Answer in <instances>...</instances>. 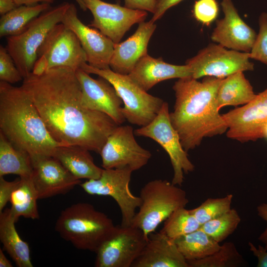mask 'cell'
Segmentation results:
<instances>
[{"instance_id": "obj_26", "label": "cell", "mask_w": 267, "mask_h": 267, "mask_svg": "<svg viewBox=\"0 0 267 267\" xmlns=\"http://www.w3.org/2000/svg\"><path fill=\"white\" fill-rule=\"evenodd\" d=\"M32 172L30 155L15 147L0 132V177L8 174L19 177H31Z\"/></svg>"}, {"instance_id": "obj_46", "label": "cell", "mask_w": 267, "mask_h": 267, "mask_svg": "<svg viewBox=\"0 0 267 267\" xmlns=\"http://www.w3.org/2000/svg\"><path fill=\"white\" fill-rule=\"evenodd\" d=\"M78 3L80 7L84 11H86L87 9L82 0H75Z\"/></svg>"}, {"instance_id": "obj_39", "label": "cell", "mask_w": 267, "mask_h": 267, "mask_svg": "<svg viewBox=\"0 0 267 267\" xmlns=\"http://www.w3.org/2000/svg\"><path fill=\"white\" fill-rule=\"evenodd\" d=\"M184 0H157L155 12L151 19L153 22L160 19L170 8Z\"/></svg>"}, {"instance_id": "obj_2", "label": "cell", "mask_w": 267, "mask_h": 267, "mask_svg": "<svg viewBox=\"0 0 267 267\" xmlns=\"http://www.w3.org/2000/svg\"><path fill=\"white\" fill-rule=\"evenodd\" d=\"M222 80L208 76L198 81L190 77L178 79L173 86L176 100L170 118L187 152L199 146L204 138L221 135L227 130L217 104Z\"/></svg>"}, {"instance_id": "obj_35", "label": "cell", "mask_w": 267, "mask_h": 267, "mask_svg": "<svg viewBox=\"0 0 267 267\" xmlns=\"http://www.w3.org/2000/svg\"><path fill=\"white\" fill-rule=\"evenodd\" d=\"M23 80L13 58L5 47L0 46V80L10 84Z\"/></svg>"}, {"instance_id": "obj_1", "label": "cell", "mask_w": 267, "mask_h": 267, "mask_svg": "<svg viewBox=\"0 0 267 267\" xmlns=\"http://www.w3.org/2000/svg\"><path fill=\"white\" fill-rule=\"evenodd\" d=\"M21 86L52 138L63 145L79 146L99 154L119 126L107 115L83 105L80 85L71 69L53 68L40 76L31 73Z\"/></svg>"}, {"instance_id": "obj_20", "label": "cell", "mask_w": 267, "mask_h": 267, "mask_svg": "<svg viewBox=\"0 0 267 267\" xmlns=\"http://www.w3.org/2000/svg\"><path fill=\"white\" fill-rule=\"evenodd\" d=\"M156 25L152 20L138 24L135 32L122 43L115 44L110 63L114 72L129 75L138 61L147 54V46Z\"/></svg>"}, {"instance_id": "obj_33", "label": "cell", "mask_w": 267, "mask_h": 267, "mask_svg": "<svg viewBox=\"0 0 267 267\" xmlns=\"http://www.w3.org/2000/svg\"><path fill=\"white\" fill-rule=\"evenodd\" d=\"M232 194L223 197L208 198L197 207L189 210L201 225L222 215L231 209Z\"/></svg>"}, {"instance_id": "obj_16", "label": "cell", "mask_w": 267, "mask_h": 267, "mask_svg": "<svg viewBox=\"0 0 267 267\" xmlns=\"http://www.w3.org/2000/svg\"><path fill=\"white\" fill-rule=\"evenodd\" d=\"M61 23L77 36L89 65L101 69L110 68L115 43L100 31L85 25L79 18L74 4H70Z\"/></svg>"}, {"instance_id": "obj_12", "label": "cell", "mask_w": 267, "mask_h": 267, "mask_svg": "<svg viewBox=\"0 0 267 267\" xmlns=\"http://www.w3.org/2000/svg\"><path fill=\"white\" fill-rule=\"evenodd\" d=\"M129 125H119L110 134L99 154L103 169L130 168L133 172L146 165L151 152L136 141Z\"/></svg>"}, {"instance_id": "obj_34", "label": "cell", "mask_w": 267, "mask_h": 267, "mask_svg": "<svg viewBox=\"0 0 267 267\" xmlns=\"http://www.w3.org/2000/svg\"><path fill=\"white\" fill-rule=\"evenodd\" d=\"M259 25V32L249 52L250 57L267 65V12L260 15Z\"/></svg>"}, {"instance_id": "obj_29", "label": "cell", "mask_w": 267, "mask_h": 267, "mask_svg": "<svg viewBox=\"0 0 267 267\" xmlns=\"http://www.w3.org/2000/svg\"><path fill=\"white\" fill-rule=\"evenodd\" d=\"M175 241L187 261L206 258L217 251L221 246L201 228Z\"/></svg>"}, {"instance_id": "obj_27", "label": "cell", "mask_w": 267, "mask_h": 267, "mask_svg": "<svg viewBox=\"0 0 267 267\" xmlns=\"http://www.w3.org/2000/svg\"><path fill=\"white\" fill-rule=\"evenodd\" d=\"M38 199L32 176L20 177L19 182L12 193L9 200L10 209L16 222L20 217L32 220L39 218Z\"/></svg>"}, {"instance_id": "obj_42", "label": "cell", "mask_w": 267, "mask_h": 267, "mask_svg": "<svg viewBox=\"0 0 267 267\" xmlns=\"http://www.w3.org/2000/svg\"><path fill=\"white\" fill-rule=\"evenodd\" d=\"M47 69L48 63L46 59L44 56H41L36 61L32 73L35 75L40 76L45 72Z\"/></svg>"}, {"instance_id": "obj_17", "label": "cell", "mask_w": 267, "mask_h": 267, "mask_svg": "<svg viewBox=\"0 0 267 267\" xmlns=\"http://www.w3.org/2000/svg\"><path fill=\"white\" fill-rule=\"evenodd\" d=\"M31 160L32 179L39 199L65 194L81 183L53 156H40Z\"/></svg>"}, {"instance_id": "obj_15", "label": "cell", "mask_w": 267, "mask_h": 267, "mask_svg": "<svg viewBox=\"0 0 267 267\" xmlns=\"http://www.w3.org/2000/svg\"><path fill=\"white\" fill-rule=\"evenodd\" d=\"M93 18L89 27L99 30L117 44L134 24L144 21L146 11L134 9L101 0H82Z\"/></svg>"}, {"instance_id": "obj_10", "label": "cell", "mask_w": 267, "mask_h": 267, "mask_svg": "<svg viewBox=\"0 0 267 267\" xmlns=\"http://www.w3.org/2000/svg\"><path fill=\"white\" fill-rule=\"evenodd\" d=\"M133 171L129 168L103 169L97 179H88L80 185L90 195L108 196L119 206L122 216L121 225L131 226L141 201L134 195L130 188Z\"/></svg>"}, {"instance_id": "obj_19", "label": "cell", "mask_w": 267, "mask_h": 267, "mask_svg": "<svg viewBox=\"0 0 267 267\" xmlns=\"http://www.w3.org/2000/svg\"><path fill=\"white\" fill-rule=\"evenodd\" d=\"M223 17L216 21L212 41L230 49L249 53L257 34L240 16L231 0H222Z\"/></svg>"}, {"instance_id": "obj_38", "label": "cell", "mask_w": 267, "mask_h": 267, "mask_svg": "<svg viewBox=\"0 0 267 267\" xmlns=\"http://www.w3.org/2000/svg\"><path fill=\"white\" fill-rule=\"evenodd\" d=\"M157 0H124V6L132 9L155 12Z\"/></svg>"}, {"instance_id": "obj_43", "label": "cell", "mask_w": 267, "mask_h": 267, "mask_svg": "<svg viewBox=\"0 0 267 267\" xmlns=\"http://www.w3.org/2000/svg\"><path fill=\"white\" fill-rule=\"evenodd\" d=\"M17 6L13 0H0V14L3 15Z\"/></svg>"}, {"instance_id": "obj_24", "label": "cell", "mask_w": 267, "mask_h": 267, "mask_svg": "<svg viewBox=\"0 0 267 267\" xmlns=\"http://www.w3.org/2000/svg\"><path fill=\"white\" fill-rule=\"evenodd\" d=\"M10 209L0 213V240L3 247L18 267H33L28 244L19 235L16 222Z\"/></svg>"}, {"instance_id": "obj_40", "label": "cell", "mask_w": 267, "mask_h": 267, "mask_svg": "<svg viewBox=\"0 0 267 267\" xmlns=\"http://www.w3.org/2000/svg\"><path fill=\"white\" fill-rule=\"evenodd\" d=\"M249 250L258 260L257 267H267V249L261 245L257 247L253 243L248 242Z\"/></svg>"}, {"instance_id": "obj_11", "label": "cell", "mask_w": 267, "mask_h": 267, "mask_svg": "<svg viewBox=\"0 0 267 267\" xmlns=\"http://www.w3.org/2000/svg\"><path fill=\"white\" fill-rule=\"evenodd\" d=\"M147 238L139 228L116 225L112 234L97 251L96 267H132L144 247Z\"/></svg>"}, {"instance_id": "obj_30", "label": "cell", "mask_w": 267, "mask_h": 267, "mask_svg": "<svg viewBox=\"0 0 267 267\" xmlns=\"http://www.w3.org/2000/svg\"><path fill=\"white\" fill-rule=\"evenodd\" d=\"M187 261L189 267H241L247 265L232 242H225L219 250L206 258Z\"/></svg>"}, {"instance_id": "obj_45", "label": "cell", "mask_w": 267, "mask_h": 267, "mask_svg": "<svg viewBox=\"0 0 267 267\" xmlns=\"http://www.w3.org/2000/svg\"><path fill=\"white\" fill-rule=\"evenodd\" d=\"M10 262L7 259L1 249H0V267H12Z\"/></svg>"}, {"instance_id": "obj_32", "label": "cell", "mask_w": 267, "mask_h": 267, "mask_svg": "<svg viewBox=\"0 0 267 267\" xmlns=\"http://www.w3.org/2000/svg\"><path fill=\"white\" fill-rule=\"evenodd\" d=\"M241 219L235 209L207 222L200 228L218 243L222 242L237 229Z\"/></svg>"}, {"instance_id": "obj_6", "label": "cell", "mask_w": 267, "mask_h": 267, "mask_svg": "<svg viewBox=\"0 0 267 267\" xmlns=\"http://www.w3.org/2000/svg\"><path fill=\"white\" fill-rule=\"evenodd\" d=\"M81 69L98 75L114 88L124 106L122 114L130 123L143 127L149 124L158 114L164 100L152 95L136 84L128 75L116 73L110 68L101 69L84 63Z\"/></svg>"}, {"instance_id": "obj_21", "label": "cell", "mask_w": 267, "mask_h": 267, "mask_svg": "<svg viewBox=\"0 0 267 267\" xmlns=\"http://www.w3.org/2000/svg\"><path fill=\"white\" fill-rule=\"evenodd\" d=\"M132 267H189L174 240L159 231L151 233Z\"/></svg>"}, {"instance_id": "obj_23", "label": "cell", "mask_w": 267, "mask_h": 267, "mask_svg": "<svg viewBox=\"0 0 267 267\" xmlns=\"http://www.w3.org/2000/svg\"><path fill=\"white\" fill-rule=\"evenodd\" d=\"M52 156L79 179H97L103 171L95 165L89 150L79 146H60Z\"/></svg>"}, {"instance_id": "obj_5", "label": "cell", "mask_w": 267, "mask_h": 267, "mask_svg": "<svg viewBox=\"0 0 267 267\" xmlns=\"http://www.w3.org/2000/svg\"><path fill=\"white\" fill-rule=\"evenodd\" d=\"M141 203L131 225L140 229L148 239L159 225L177 209L189 202L185 190L167 180L154 179L140 189Z\"/></svg>"}, {"instance_id": "obj_13", "label": "cell", "mask_w": 267, "mask_h": 267, "mask_svg": "<svg viewBox=\"0 0 267 267\" xmlns=\"http://www.w3.org/2000/svg\"><path fill=\"white\" fill-rule=\"evenodd\" d=\"M222 115L228 138L241 142L263 138L267 123V88L249 103Z\"/></svg>"}, {"instance_id": "obj_14", "label": "cell", "mask_w": 267, "mask_h": 267, "mask_svg": "<svg viewBox=\"0 0 267 267\" xmlns=\"http://www.w3.org/2000/svg\"><path fill=\"white\" fill-rule=\"evenodd\" d=\"M41 56L46 59L48 69L67 67L76 72L87 63L86 53L77 36L61 23L49 32L39 48L37 58Z\"/></svg>"}, {"instance_id": "obj_44", "label": "cell", "mask_w": 267, "mask_h": 267, "mask_svg": "<svg viewBox=\"0 0 267 267\" xmlns=\"http://www.w3.org/2000/svg\"><path fill=\"white\" fill-rule=\"evenodd\" d=\"M17 6L33 5L39 2L51 3L55 0H13Z\"/></svg>"}, {"instance_id": "obj_47", "label": "cell", "mask_w": 267, "mask_h": 267, "mask_svg": "<svg viewBox=\"0 0 267 267\" xmlns=\"http://www.w3.org/2000/svg\"><path fill=\"white\" fill-rule=\"evenodd\" d=\"M264 137L267 139V123L265 126L264 131Z\"/></svg>"}, {"instance_id": "obj_28", "label": "cell", "mask_w": 267, "mask_h": 267, "mask_svg": "<svg viewBox=\"0 0 267 267\" xmlns=\"http://www.w3.org/2000/svg\"><path fill=\"white\" fill-rule=\"evenodd\" d=\"M50 7V4L47 3L20 5L2 15L0 19V37H8L20 34L33 19Z\"/></svg>"}, {"instance_id": "obj_37", "label": "cell", "mask_w": 267, "mask_h": 267, "mask_svg": "<svg viewBox=\"0 0 267 267\" xmlns=\"http://www.w3.org/2000/svg\"><path fill=\"white\" fill-rule=\"evenodd\" d=\"M20 178L9 181L6 180L3 177H0V213L9 201L12 193L18 185Z\"/></svg>"}, {"instance_id": "obj_9", "label": "cell", "mask_w": 267, "mask_h": 267, "mask_svg": "<svg viewBox=\"0 0 267 267\" xmlns=\"http://www.w3.org/2000/svg\"><path fill=\"white\" fill-rule=\"evenodd\" d=\"M249 53L227 48L218 44H210L185 62L191 69L192 77L223 79L238 71H253L254 64Z\"/></svg>"}, {"instance_id": "obj_25", "label": "cell", "mask_w": 267, "mask_h": 267, "mask_svg": "<svg viewBox=\"0 0 267 267\" xmlns=\"http://www.w3.org/2000/svg\"><path fill=\"white\" fill-rule=\"evenodd\" d=\"M256 94L244 72H236L222 80L217 93L218 109L220 111L227 106L245 105L251 101Z\"/></svg>"}, {"instance_id": "obj_22", "label": "cell", "mask_w": 267, "mask_h": 267, "mask_svg": "<svg viewBox=\"0 0 267 267\" xmlns=\"http://www.w3.org/2000/svg\"><path fill=\"white\" fill-rule=\"evenodd\" d=\"M128 75L140 88L147 91L164 80L192 77V72L186 64H171L164 61L162 57L155 58L147 54L138 61Z\"/></svg>"}, {"instance_id": "obj_18", "label": "cell", "mask_w": 267, "mask_h": 267, "mask_svg": "<svg viewBox=\"0 0 267 267\" xmlns=\"http://www.w3.org/2000/svg\"><path fill=\"white\" fill-rule=\"evenodd\" d=\"M82 69L76 71L82 90V102L86 107L103 113L119 125L125 121L122 112L123 101L113 86L100 77L94 79Z\"/></svg>"}, {"instance_id": "obj_7", "label": "cell", "mask_w": 267, "mask_h": 267, "mask_svg": "<svg viewBox=\"0 0 267 267\" xmlns=\"http://www.w3.org/2000/svg\"><path fill=\"white\" fill-rule=\"evenodd\" d=\"M70 3L63 2L41 13L20 34L7 37L6 48L23 79L32 72L37 51L49 32L62 18Z\"/></svg>"}, {"instance_id": "obj_36", "label": "cell", "mask_w": 267, "mask_h": 267, "mask_svg": "<svg viewBox=\"0 0 267 267\" xmlns=\"http://www.w3.org/2000/svg\"><path fill=\"white\" fill-rule=\"evenodd\" d=\"M219 10L216 0H197L193 6V14L198 21L208 26L217 18Z\"/></svg>"}, {"instance_id": "obj_4", "label": "cell", "mask_w": 267, "mask_h": 267, "mask_svg": "<svg viewBox=\"0 0 267 267\" xmlns=\"http://www.w3.org/2000/svg\"><path fill=\"white\" fill-rule=\"evenodd\" d=\"M116 226L110 218L92 205L79 202L61 212L55 229L76 248L95 252Z\"/></svg>"}, {"instance_id": "obj_31", "label": "cell", "mask_w": 267, "mask_h": 267, "mask_svg": "<svg viewBox=\"0 0 267 267\" xmlns=\"http://www.w3.org/2000/svg\"><path fill=\"white\" fill-rule=\"evenodd\" d=\"M201 225L189 210L181 207L175 210L164 221L160 231L175 240L199 229Z\"/></svg>"}, {"instance_id": "obj_41", "label": "cell", "mask_w": 267, "mask_h": 267, "mask_svg": "<svg viewBox=\"0 0 267 267\" xmlns=\"http://www.w3.org/2000/svg\"><path fill=\"white\" fill-rule=\"evenodd\" d=\"M257 214L266 222V227L260 234L258 240L261 242L267 249V202L262 203L257 207Z\"/></svg>"}, {"instance_id": "obj_3", "label": "cell", "mask_w": 267, "mask_h": 267, "mask_svg": "<svg viewBox=\"0 0 267 267\" xmlns=\"http://www.w3.org/2000/svg\"><path fill=\"white\" fill-rule=\"evenodd\" d=\"M0 132L31 158L52 156L61 144L55 141L27 91L0 81Z\"/></svg>"}, {"instance_id": "obj_8", "label": "cell", "mask_w": 267, "mask_h": 267, "mask_svg": "<svg viewBox=\"0 0 267 267\" xmlns=\"http://www.w3.org/2000/svg\"><path fill=\"white\" fill-rule=\"evenodd\" d=\"M134 134L151 138L159 143L168 154L173 169L172 183L181 186L184 173L194 170V165L183 149L179 136L173 127L170 118L169 105L164 102L157 116L148 125L134 131Z\"/></svg>"}]
</instances>
